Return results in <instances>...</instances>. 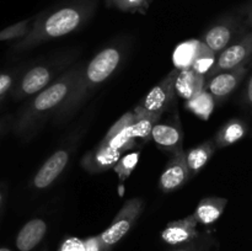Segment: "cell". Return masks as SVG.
Wrapping results in <instances>:
<instances>
[{"mask_svg":"<svg viewBox=\"0 0 252 251\" xmlns=\"http://www.w3.org/2000/svg\"><path fill=\"white\" fill-rule=\"evenodd\" d=\"M217 57L218 56H217L216 52L212 51L208 46H206V44L201 41L198 54H197V58L196 61H194L193 66H192V70L201 74V75L207 76V74L212 70V68H213L214 64H216Z\"/></svg>","mask_w":252,"mask_h":251,"instance_id":"obj_24","label":"cell"},{"mask_svg":"<svg viewBox=\"0 0 252 251\" xmlns=\"http://www.w3.org/2000/svg\"><path fill=\"white\" fill-rule=\"evenodd\" d=\"M97 5L98 0H68L42 12L33 20L27 36L20 39L12 49L27 51L81 29L94 16Z\"/></svg>","mask_w":252,"mask_h":251,"instance_id":"obj_1","label":"cell"},{"mask_svg":"<svg viewBox=\"0 0 252 251\" xmlns=\"http://www.w3.org/2000/svg\"><path fill=\"white\" fill-rule=\"evenodd\" d=\"M203 90H206V76L196 73L192 69L179 71L175 83V91L180 97L187 101Z\"/></svg>","mask_w":252,"mask_h":251,"instance_id":"obj_18","label":"cell"},{"mask_svg":"<svg viewBox=\"0 0 252 251\" xmlns=\"http://www.w3.org/2000/svg\"><path fill=\"white\" fill-rule=\"evenodd\" d=\"M2 100V98H0V101H1Z\"/></svg>","mask_w":252,"mask_h":251,"instance_id":"obj_37","label":"cell"},{"mask_svg":"<svg viewBox=\"0 0 252 251\" xmlns=\"http://www.w3.org/2000/svg\"><path fill=\"white\" fill-rule=\"evenodd\" d=\"M243 14H244V21H245L246 27L249 31H252V1L249 2L245 7H243Z\"/></svg>","mask_w":252,"mask_h":251,"instance_id":"obj_31","label":"cell"},{"mask_svg":"<svg viewBox=\"0 0 252 251\" xmlns=\"http://www.w3.org/2000/svg\"><path fill=\"white\" fill-rule=\"evenodd\" d=\"M12 85H14V74H0V98L4 97Z\"/></svg>","mask_w":252,"mask_h":251,"instance_id":"obj_29","label":"cell"},{"mask_svg":"<svg viewBox=\"0 0 252 251\" xmlns=\"http://www.w3.org/2000/svg\"><path fill=\"white\" fill-rule=\"evenodd\" d=\"M47 224L42 219H31L27 221L16 236V248L20 251H31L36 248L46 235Z\"/></svg>","mask_w":252,"mask_h":251,"instance_id":"obj_17","label":"cell"},{"mask_svg":"<svg viewBox=\"0 0 252 251\" xmlns=\"http://www.w3.org/2000/svg\"><path fill=\"white\" fill-rule=\"evenodd\" d=\"M216 147L214 140H207L186 153V161L191 177L198 175L199 171L208 164L211 157H213Z\"/></svg>","mask_w":252,"mask_h":251,"instance_id":"obj_20","label":"cell"},{"mask_svg":"<svg viewBox=\"0 0 252 251\" xmlns=\"http://www.w3.org/2000/svg\"><path fill=\"white\" fill-rule=\"evenodd\" d=\"M85 251H100V239H88V240L85 241Z\"/></svg>","mask_w":252,"mask_h":251,"instance_id":"obj_32","label":"cell"},{"mask_svg":"<svg viewBox=\"0 0 252 251\" xmlns=\"http://www.w3.org/2000/svg\"><path fill=\"white\" fill-rule=\"evenodd\" d=\"M228 204V199L221 198V197H206L202 199L197 206L194 217L197 221L204 225L214 223L219 219V217L223 214Z\"/></svg>","mask_w":252,"mask_h":251,"instance_id":"obj_19","label":"cell"},{"mask_svg":"<svg viewBox=\"0 0 252 251\" xmlns=\"http://www.w3.org/2000/svg\"><path fill=\"white\" fill-rule=\"evenodd\" d=\"M2 199H4V194H2V192L0 191V206H1L2 203Z\"/></svg>","mask_w":252,"mask_h":251,"instance_id":"obj_34","label":"cell"},{"mask_svg":"<svg viewBox=\"0 0 252 251\" xmlns=\"http://www.w3.org/2000/svg\"><path fill=\"white\" fill-rule=\"evenodd\" d=\"M61 251H85V243L78 238H69L62 244Z\"/></svg>","mask_w":252,"mask_h":251,"instance_id":"obj_28","label":"cell"},{"mask_svg":"<svg viewBox=\"0 0 252 251\" xmlns=\"http://www.w3.org/2000/svg\"><path fill=\"white\" fill-rule=\"evenodd\" d=\"M243 10L229 12L217 19L202 34L201 41L216 53L224 51L233 42L248 32Z\"/></svg>","mask_w":252,"mask_h":251,"instance_id":"obj_5","label":"cell"},{"mask_svg":"<svg viewBox=\"0 0 252 251\" xmlns=\"http://www.w3.org/2000/svg\"><path fill=\"white\" fill-rule=\"evenodd\" d=\"M189 177L191 175L187 166L186 153L184 150L174 155L172 159L167 162L166 167L160 176L159 187L164 193H170L181 188L189 181Z\"/></svg>","mask_w":252,"mask_h":251,"instance_id":"obj_11","label":"cell"},{"mask_svg":"<svg viewBox=\"0 0 252 251\" xmlns=\"http://www.w3.org/2000/svg\"><path fill=\"white\" fill-rule=\"evenodd\" d=\"M73 59V54L68 53L30 68L17 81L12 91L14 97L21 100L38 94L39 91L51 85L56 79H58L61 71L65 69Z\"/></svg>","mask_w":252,"mask_h":251,"instance_id":"obj_4","label":"cell"},{"mask_svg":"<svg viewBox=\"0 0 252 251\" xmlns=\"http://www.w3.org/2000/svg\"><path fill=\"white\" fill-rule=\"evenodd\" d=\"M252 56V31H248L244 36L236 39L235 42L226 47L224 51L220 52L214 66L212 70L207 74L206 81L213 78L221 71L231 70L238 66L244 65Z\"/></svg>","mask_w":252,"mask_h":251,"instance_id":"obj_6","label":"cell"},{"mask_svg":"<svg viewBox=\"0 0 252 251\" xmlns=\"http://www.w3.org/2000/svg\"><path fill=\"white\" fill-rule=\"evenodd\" d=\"M199 46H201V39H189L180 43L172 54L175 69L179 71L192 69L198 54Z\"/></svg>","mask_w":252,"mask_h":251,"instance_id":"obj_22","label":"cell"},{"mask_svg":"<svg viewBox=\"0 0 252 251\" xmlns=\"http://www.w3.org/2000/svg\"><path fill=\"white\" fill-rule=\"evenodd\" d=\"M32 19L22 20V21L16 22V24L11 25V26L5 27L4 30L0 31V42L5 41H12V39H22L24 37L27 36V33L31 30L32 24H33Z\"/></svg>","mask_w":252,"mask_h":251,"instance_id":"obj_25","label":"cell"},{"mask_svg":"<svg viewBox=\"0 0 252 251\" xmlns=\"http://www.w3.org/2000/svg\"><path fill=\"white\" fill-rule=\"evenodd\" d=\"M123 59V46L116 43L105 47L83 66L75 85L56 116L54 123L66 122L73 117L98 86L107 81L120 68Z\"/></svg>","mask_w":252,"mask_h":251,"instance_id":"obj_3","label":"cell"},{"mask_svg":"<svg viewBox=\"0 0 252 251\" xmlns=\"http://www.w3.org/2000/svg\"><path fill=\"white\" fill-rule=\"evenodd\" d=\"M152 138L160 149L171 153L172 155L184 152L182 148L184 135H182L181 125L177 118L172 122L159 123L155 126L152 132Z\"/></svg>","mask_w":252,"mask_h":251,"instance_id":"obj_13","label":"cell"},{"mask_svg":"<svg viewBox=\"0 0 252 251\" xmlns=\"http://www.w3.org/2000/svg\"><path fill=\"white\" fill-rule=\"evenodd\" d=\"M214 106H216V98L213 97L211 93L206 90L187 100L185 103V107L187 110H189L193 115L202 118V120H208L209 116L213 112Z\"/></svg>","mask_w":252,"mask_h":251,"instance_id":"obj_23","label":"cell"},{"mask_svg":"<svg viewBox=\"0 0 252 251\" xmlns=\"http://www.w3.org/2000/svg\"><path fill=\"white\" fill-rule=\"evenodd\" d=\"M196 224L197 219L194 214L170 223L161 233L162 240L166 241L170 245H177V244L186 243L191 240L196 234Z\"/></svg>","mask_w":252,"mask_h":251,"instance_id":"obj_15","label":"cell"},{"mask_svg":"<svg viewBox=\"0 0 252 251\" xmlns=\"http://www.w3.org/2000/svg\"><path fill=\"white\" fill-rule=\"evenodd\" d=\"M152 0H106L108 6L116 7L123 12H140L144 14Z\"/></svg>","mask_w":252,"mask_h":251,"instance_id":"obj_27","label":"cell"},{"mask_svg":"<svg viewBox=\"0 0 252 251\" xmlns=\"http://www.w3.org/2000/svg\"><path fill=\"white\" fill-rule=\"evenodd\" d=\"M6 127V121H0V132Z\"/></svg>","mask_w":252,"mask_h":251,"instance_id":"obj_33","label":"cell"},{"mask_svg":"<svg viewBox=\"0 0 252 251\" xmlns=\"http://www.w3.org/2000/svg\"><path fill=\"white\" fill-rule=\"evenodd\" d=\"M246 133H248V125L243 120L233 118L218 130L214 137V143L218 148L230 147L243 139Z\"/></svg>","mask_w":252,"mask_h":251,"instance_id":"obj_21","label":"cell"},{"mask_svg":"<svg viewBox=\"0 0 252 251\" xmlns=\"http://www.w3.org/2000/svg\"><path fill=\"white\" fill-rule=\"evenodd\" d=\"M0 251H11V250L7 248H0Z\"/></svg>","mask_w":252,"mask_h":251,"instance_id":"obj_35","label":"cell"},{"mask_svg":"<svg viewBox=\"0 0 252 251\" xmlns=\"http://www.w3.org/2000/svg\"><path fill=\"white\" fill-rule=\"evenodd\" d=\"M81 69V64L66 69L51 85L29 101L14 125V132L17 137L29 139L38 132L49 117L56 116L70 95Z\"/></svg>","mask_w":252,"mask_h":251,"instance_id":"obj_2","label":"cell"},{"mask_svg":"<svg viewBox=\"0 0 252 251\" xmlns=\"http://www.w3.org/2000/svg\"><path fill=\"white\" fill-rule=\"evenodd\" d=\"M126 153L123 150L113 149L108 145L98 144L95 149L86 153L81 159V166L90 174L103 172L115 167Z\"/></svg>","mask_w":252,"mask_h":251,"instance_id":"obj_12","label":"cell"},{"mask_svg":"<svg viewBox=\"0 0 252 251\" xmlns=\"http://www.w3.org/2000/svg\"><path fill=\"white\" fill-rule=\"evenodd\" d=\"M140 152H133V153H126L120 159V161L115 165L113 170L116 171V174L118 175L121 181H125L128 177L130 176V174L133 172V170L137 166L138 161H139Z\"/></svg>","mask_w":252,"mask_h":251,"instance_id":"obj_26","label":"cell"},{"mask_svg":"<svg viewBox=\"0 0 252 251\" xmlns=\"http://www.w3.org/2000/svg\"><path fill=\"white\" fill-rule=\"evenodd\" d=\"M161 115L162 113L150 112L138 105L134 110V122L127 128L128 135L133 139L137 138L147 139L152 137L153 129L161 118Z\"/></svg>","mask_w":252,"mask_h":251,"instance_id":"obj_16","label":"cell"},{"mask_svg":"<svg viewBox=\"0 0 252 251\" xmlns=\"http://www.w3.org/2000/svg\"><path fill=\"white\" fill-rule=\"evenodd\" d=\"M134 122V112H127L110 128L106 133L105 138L100 142L101 145H108L113 149L123 150L127 153V150L132 149L137 145L135 139L128 135L127 128Z\"/></svg>","mask_w":252,"mask_h":251,"instance_id":"obj_14","label":"cell"},{"mask_svg":"<svg viewBox=\"0 0 252 251\" xmlns=\"http://www.w3.org/2000/svg\"><path fill=\"white\" fill-rule=\"evenodd\" d=\"M144 209V202L140 198H132L126 202L116 216L115 220L106 229L98 239L105 245H115L129 231L138 217Z\"/></svg>","mask_w":252,"mask_h":251,"instance_id":"obj_7","label":"cell"},{"mask_svg":"<svg viewBox=\"0 0 252 251\" xmlns=\"http://www.w3.org/2000/svg\"><path fill=\"white\" fill-rule=\"evenodd\" d=\"M70 155L71 147L62 148L54 152L36 172L32 180V186L37 189H44L51 186L65 170Z\"/></svg>","mask_w":252,"mask_h":251,"instance_id":"obj_9","label":"cell"},{"mask_svg":"<svg viewBox=\"0 0 252 251\" xmlns=\"http://www.w3.org/2000/svg\"><path fill=\"white\" fill-rule=\"evenodd\" d=\"M179 75L177 69H172L159 84L154 86L152 90L148 93V95L143 98L139 103L140 107L150 112L162 113L165 110L169 108L175 97V83Z\"/></svg>","mask_w":252,"mask_h":251,"instance_id":"obj_8","label":"cell"},{"mask_svg":"<svg viewBox=\"0 0 252 251\" xmlns=\"http://www.w3.org/2000/svg\"><path fill=\"white\" fill-rule=\"evenodd\" d=\"M243 98H244V102H245V105L248 106V108L251 111V113H252V74H251L250 79L248 80V84H246V86H245Z\"/></svg>","mask_w":252,"mask_h":251,"instance_id":"obj_30","label":"cell"},{"mask_svg":"<svg viewBox=\"0 0 252 251\" xmlns=\"http://www.w3.org/2000/svg\"><path fill=\"white\" fill-rule=\"evenodd\" d=\"M180 251H187V250H180Z\"/></svg>","mask_w":252,"mask_h":251,"instance_id":"obj_36","label":"cell"},{"mask_svg":"<svg viewBox=\"0 0 252 251\" xmlns=\"http://www.w3.org/2000/svg\"><path fill=\"white\" fill-rule=\"evenodd\" d=\"M248 65L244 64V65L231 69V70L221 71L207 80L206 88L208 89V91L216 100L224 101L238 89V86L240 85L241 81L248 74Z\"/></svg>","mask_w":252,"mask_h":251,"instance_id":"obj_10","label":"cell"}]
</instances>
